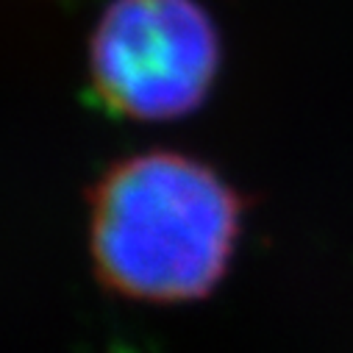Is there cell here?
<instances>
[{
	"mask_svg": "<svg viewBox=\"0 0 353 353\" xmlns=\"http://www.w3.org/2000/svg\"><path fill=\"white\" fill-rule=\"evenodd\" d=\"M242 201L220 172L187 153L150 150L112 164L90 195L98 279L134 301L179 303L225 276Z\"/></svg>",
	"mask_w": 353,
	"mask_h": 353,
	"instance_id": "cell-1",
	"label": "cell"
},
{
	"mask_svg": "<svg viewBox=\"0 0 353 353\" xmlns=\"http://www.w3.org/2000/svg\"><path fill=\"white\" fill-rule=\"evenodd\" d=\"M223 45L198 0H112L90 42V83L109 114L159 123L201 109Z\"/></svg>",
	"mask_w": 353,
	"mask_h": 353,
	"instance_id": "cell-2",
	"label": "cell"
}]
</instances>
